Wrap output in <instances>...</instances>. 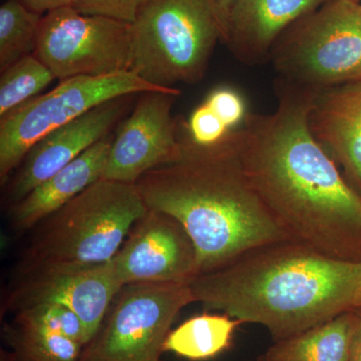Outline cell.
<instances>
[{
  "label": "cell",
  "mask_w": 361,
  "mask_h": 361,
  "mask_svg": "<svg viewBox=\"0 0 361 361\" xmlns=\"http://www.w3.org/2000/svg\"><path fill=\"white\" fill-rule=\"evenodd\" d=\"M276 109L231 133L249 184L290 241L361 262V195L311 130L318 94L276 78Z\"/></svg>",
  "instance_id": "1"
},
{
  "label": "cell",
  "mask_w": 361,
  "mask_h": 361,
  "mask_svg": "<svg viewBox=\"0 0 361 361\" xmlns=\"http://www.w3.org/2000/svg\"><path fill=\"white\" fill-rule=\"evenodd\" d=\"M190 287L204 310L262 325L279 341L353 310L361 262L330 258L285 240L198 275Z\"/></svg>",
  "instance_id": "2"
},
{
  "label": "cell",
  "mask_w": 361,
  "mask_h": 361,
  "mask_svg": "<svg viewBox=\"0 0 361 361\" xmlns=\"http://www.w3.org/2000/svg\"><path fill=\"white\" fill-rule=\"evenodd\" d=\"M231 133L215 146H198L180 122L179 158L135 183L149 209L172 216L186 230L199 275L259 246L289 240L249 184Z\"/></svg>",
  "instance_id": "3"
},
{
  "label": "cell",
  "mask_w": 361,
  "mask_h": 361,
  "mask_svg": "<svg viewBox=\"0 0 361 361\" xmlns=\"http://www.w3.org/2000/svg\"><path fill=\"white\" fill-rule=\"evenodd\" d=\"M225 37L215 0H149L132 23L130 71L163 89L197 84Z\"/></svg>",
  "instance_id": "4"
},
{
  "label": "cell",
  "mask_w": 361,
  "mask_h": 361,
  "mask_svg": "<svg viewBox=\"0 0 361 361\" xmlns=\"http://www.w3.org/2000/svg\"><path fill=\"white\" fill-rule=\"evenodd\" d=\"M148 210L137 185L97 180L37 225L25 265L110 262Z\"/></svg>",
  "instance_id": "5"
},
{
  "label": "cell",
  "mask_w": 361,
  "mask_h": 361,
  "mask_svg": "<svg viewBox=\"0 0 361 361\" xmlns=\"http://www.w3.org/2000/svg\"><path fill=\"white\" fill-rule=\"evenodd\" d=\"M278 80L320 94L361 82V6L332 0L287 28L270 54Z\"/></svg>",
  "instance_id": "6"
},
{
  "label": "cell",
  "mask_w": 361,
  "mask_h": 361,
  "mask_svg": "<svg viewBox=\"0 0 361 361\" xmlns=\"http://www.w3.org/2000/svg\"><path fill=\"white\" fill-rule=\"evenodd\" d=\"M173 89L149 84L132 71L61 80L54 89L0 118V182L6 184L44 135L92 109L123 97Z\"/></svg>",
  "instance_id": "7"
},
{
  "label": "cell",
  "mask_w": 361,
  "mask_h": 361,
  "mask_svg": "<svg viewBox=\"0 0 361 361\" xmlns=\"http://www.w3.org/2000/svg\"><path fill=\"white\" fill-rule=\"evenodd\" d=\"M194 302L190 283L123 285L80 361H164L173 322Z\"/></svg>",
  "instance_id": "8"
},
{
  "label": "cell",
  "mask_w": 361,
  "mask_h": 361,
  "mask_svg": "<svg viewBox=\"0 0 361 361\" xmlns=\"http://www.w3.org/2000/svg\"><path fill=\"white\" fill-rule=\"evenodd\" d=\"M33 54L59 80L130 71L132 25L63 7L42 16Z\"/></svg>",
  "instance_id": "9"
},
{
  "label": "cell",
  "mask_w": 361,
  "mask_h": 361,
  "mask_svg": "<svg viewBox=\"0 0 361 361\" xmlns=\"http://www.w3.org/2000/svg\"><path fill=\"white\" fill-rule=\"evenodd\" d=\"M123 286L113 260L90 265H25L20 281L8 297L7 307L16 312L40 303L66 306L82 319L92 341Z\"/></svg>",
  "instance_id": "10"
},
{
  "label": "cell",
  "mask_w": 361,
  "mask_h": 361,
  "mask_svg": "<svg viewBox=\"0 0 361 361\" xmlns=\"http://www.w3.org/2000/svg\"><path fill=\"white\" fill-rule=\"evenodd\" d=\"M180 90L140 94L111 142L103 179L135 184L180 154V122L172 115Z\"/></svg>",
  "instance_id": "11"
},
{
  "label": "cell",
  "mask_w": 361,
  "mask_h": 361,
  "mask_svg": "<svg viewBox=\"0 0 361 361\" xmlns=\"http://www.w3.org/2000/svg\"><path fill=\"white\" fill-rule=\"evenodd\" d=\"M123 285L190 283L199 275L193 241L172 216L149 209L113 259Z\"/></svg>",
  "instance_id": "12"
},
{
  "label": "cell",
  "mask_w": 361,
  "mask_h": 361,
  "mask_svg": "<svg viewBox=\"0 0 361 361\" xmlns=\"http://www.w3.org/2000/svg\"><path fill=\"white\" fill-rule=\"evenodd\" d=\"M132 97L106 102L39 140L11 180L7 195L11 205L108 137L116 123L122 120Z\"/></svg>",
  "instance_id": "13"
},
{
  "label": "cell",
  "mask_w": 361,
  "mask_h": 361,
  "mask_svg": "<svg viewBox=\"0 0 361 361\" xmlns=\"http://www.w3.org/2000/svg\"><path fill=\"white\" fill-rule=\"evenodd\" d=\"M332 0H236L226 45L245 65L270 61L273 47L297 20Z\"/></svg>",
  "instance_id": "14"
},
{
  "label": "cell",
  "mask_w": 361,
  "mask_h": 361,
  "mask_svg": "<svg viewBox=\"0 0 361 361\" xmlns=\"http://www.w3.org/2000/svg\"><path fill=\"white\" fill-rule=\"evenodd\" d=\"M114 137L109 135L11 207V226L26 231L103 179Z\"/></svg>",
  "instance_id": "15"
},
{
  "label": "cell",
  "mask_w": 361,
  "mask_h": 361,
  "mask_svg": "<svg viewBox=\"0 0 361 361\" xmlns=\"http://www.w3.org/2000/svg\"><path fill=\"white\" fill-rule=\"evenodd\" d=\"M310 123L317 141L361 190V82L318 94Z\"/></svg>",
  "instance_id": "16"
},
{
  "label": "cell",
  "mask_w": 361,
  "mask_h": 361,
  "mask_svg": "<svg viewBox=\"0 0 361 361\" xmlns=\"http://www.w3.org/2000/svg\"><path fill=\"white\" fill-rule=\"evenodd\" d=\"M355 310L341 313L296 336L274 341L258 361H348Z\"/></svg>",
  "instance_id": "17"
},
{
  "label": "cell",
  "mask_w": 361,
  "mask_h": 361,
  "mask_svg": "<svg viewBox=\"0 0 361 361\" xmlns=\"http://www.w3.org/2000/svg\"><path fill=\"white\" fill-rule=\"evenodd\" d=\"M243 322L226 313H203L189 318L169 332L163 351L191 361L213 360L231 348Z\"/></svg>",
  "instance_id": "18"
},
{
  "label": "cell",
  "mask_w": 361,
  "mask_h": 361,
  "mask_svg": "<svg viewBox=\"0 0 361 361\" xmlns=\"http://www.w3.org/2000/svg\"><path fill=\"white\" fill-rule=\"evenodd\" d=\"M2 334L18 361H80L85 348L73 339L16 318L4 325Z\"/></svg>",
  "instance_id": "19"
},
{
  "label": "cell",
  "mask_w": 361,
  "mask_h": 361,
  "mask_svg": "<svg viewBox=\"0 0 361 361\" xmlns=\"http://www.w3.org/2000/svg\"><path fill=\"white\" fill-rule=\"evenodd\" d=\"M42 14L30 11L18 0L0 6V71L35 54Z\"/></svg>",
  "instance_id": "20"
},
{
  "label": "cell",
  "mask_w": 361,
  "mask_h": 361,
  "mask_svg": "<svg viewBox=\"0 0 361 361\" xmlns=\"http://www.w3.org/2000/svg\"><path fill=\"white\" fill-rule=\"evenodd\" d=\"M49 66L30 54L1 71L0 118L42 94L56 80Z\"/></svg>",
  "instance_id": "21"
},
{
  "label": "cell",
  "mask_w": 361,
  "mask_h": 361,
  "mask_svg": "<svg viewBox=\"0 0 361 361\" xmlns=\"http://www.w3.org/2000/svg\"><path fill=\"white\" fill-rule=\"evenodd\" d=\"M16 319L35 326L44 327L87 345L90 339L84 322L77 313L63 305L40 303L16 311Z\"/></svg>",
  "instance_id": "22"
},
{
  "label": "cell",
  "mask_w": 361,
  "mask_h": 361,
  "mask_svg": "<svg viewBox=\"0 0 361 361\" xmlns=\"http://www.w3.org/2000/svg\"><path fill=\"white\" fill-rule=\"evenodd\" d=\"M182 123L188 137L202 147L215 146L233 132L205 102Z\"/></svg>",
  "instance_id": "23"
},
{
  "label": "cell",
  "mask_w": 361,
  "mask_h": 361,
  "mask_svg": "<svg viewBox=\"0 0 361 361\" xmlns=\"http://www.w3.org/2000/svg\"><path fill=\"white\" fill-rule=\"evenodd\" d=\"M148 1L149 0H73L71 6L80 13L104 16L132 25Z\"/></svg>",
  "instance_id": "24"
},
{
  "label": "cell",
  "mask_w": 361,
  "mask_h": 361,
  "mask_svg": "<svg viewBox=\"0 0 361 361\" xmlns=\"http://www.w3.org/2000/svg\"><path fill=\"white\" fill-rule=\"evenodd\" d=\"M205 103L232 130L238 129L249 114L243 97L232 87L213 90L206 97Z\"/></svg>",
  "instance_id": "25"
},
{
  "label": "cell",
  "mask_w": 361,
  "mask_h": 361,
  "mask_svg": "<svg viewBox=\"0 0 361 361\" xmlns=\"http://www.w3.org/2000/svg\"><path fill=\"white\" fill-rule=\"evenodd\" d=\"M18 1L30 11L44 16L56 9L73 6V0H18Z\"/></svg>",
  "instance_id": "26"
},
{
  "label": "cell",
  "mask_w": 361,
  "mask_h": 361,
  "mask_svg": "<svg viewBox=\"0 0 361 361\" xmlns=\"http://www.w3.org/2000/svg\"><path fill=\"white\" fill-rule=\"evenodd\" d=\"M356 311V310H355ZM355 329L351 339L348 361H361V311H356Z\"/></svg>",
  "instance_id": "27"
},
{
  "label": "cell",
  "mask_w": 361,
  "mask_h": 361,
  "mask_svg": "<svg viewBox=\"0 0 361 361\" xmlns=\"http://www.w3.org/2000/svg\"><path fill=\"white\" fill-rule=\"evenodd\" d=\"M215 1L217 4L218 9H219L223 25H224L226 35L224 44H226L228 37V27H229L230 16H231L233 6H234L236 0H215Z\"/></svg>",
  "instance_id": "28"
},
{
  "label": "cell",
  "mask_w": 361,
  "mask_h": 361,
  "mask_svg": "<svg viewBox=\"0 0 361 361\" xmlns=\"http://www.w3.org/2000/svg\"><path fill=\"white\" fill-rule=\"evenodd\" d=\"M0 361H18L16 360V356H14L13 353H9V351L4 350L1 349L0 351Z\"/></svg>",
  "instance_id": "29"
},
{
  "label": "cell",
  "mask_w": 361,
  "mask_h": 361,
  "mask_svg": "<svg viewBox=\"0 0 361 361\" xmlns=\"http://www.w3.org/2000/svg\"><path fill=\"white\" fill-rule=\"evenodd\" d=\"M353 310L361 311V288L358 291L357 296H356Z\"/></svg>",
  "instance_id": "30"
},
{
  "label": "cell",
  "mask_w": 361,
  "mask_h": 361,
  "mask_svg": "<svg viewBox=\"0 0 361 361\" xmlns=\"http://www.w3.org/2000/svg\"><path fill=\"white\" fill-rule=\"evenodd\" d=\"M353 1H355V2H360V0H353Z\"/></svg>",
  "instance_id": "31"
}]
</instances>
